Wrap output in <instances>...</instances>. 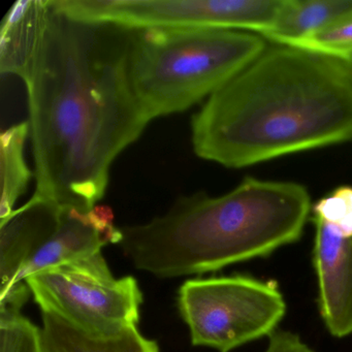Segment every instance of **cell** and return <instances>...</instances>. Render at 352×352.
I'll list each match as a JSON object with an SVG mask.
<instances>
[{
  "label": "cell",
  "instance_id": "cell-16",
  "mask_svg": "<svg viewBox=\"0 0 352 352\" xmlns=\"http://www.w3.org/2000/svg\"><path fill=\"white\" fill-rule=\"evenodd\" d=\"M290 47L340 61L352 59V17L302 38Z\"/></svg>",
  "mask_w": 352,
  "mask_h": 352
},
{
  "label": "cell",
  "instance_id": "cell-9",
  "mask_svg": "<svg viewBox=\"0 0 352 352\" xmlns=\"http://www.w3.org/2000/svg\"><path fill=\"white\" fill-rule=\"evenodd\" d=\"M120 240V228L114 226L112 210L107 206H96L89 212L63 207L56 230L20 272L18 283L49 267L102 252V247L118 245Z\"/></svg>",
  "mask_w": 352,
  "mask_h": 352
},
{
  "label": "cell",
  "instance_id": "cell-13",
  "mask_svg": "<svg viewBox=\"0 0 352 352\" xmlns=\"http://www.w3.org/2000/svg\"><path fill=\"white\" fill-rule=\"evenodd\" d=\"M350 17L352 0H287L279 21L263 38L290 46Z\"/></svg>",
  "mask_w": 352,
  "mask_h": 352
},
{
  "label": "cell",
  "instance_id": "cell-7",
  "mask_svg": "<svg viewBox=\"0 0 352 352\" xmlns=\"http://www.w3.org/2000/svg\"><path fill=\"white\" fill-rule=\"evenodd\" d=\"M287 0H50L51 8L78 21L129 30L215 28L265 36Z\"/></svg>",
  "mask_w": 352,
  "mask_h": 352
},
{
  "label": "cell",
  "instance_id": "cell-15",
  "mask_svg": "<svg viewBox=\"0 0 352 352\" xmlns=\"http://www.w3.org/2000/svg\"><path fill=\"white\" fill-rule=\"evenodd\" d=\"M0 352H48L43 329L21 311L0 309Z\"/></svg>",
  "mask_w": 352,
  "mask_h": 352
},
{
  "label": "cell",
  "instance_id": "cell-18",
  "mask_svg": "<svg viewBox=\"0 0 352 352\" xmlns=\"http://www.w3.org/2000/svg\"><path fill=\"white\" fill-rule=\"evenodd\" d=\"M344 63H345L346 67H347L348 71L350 72V74H351L352 76V59H350V60L344 61Z\"/></svg>",
  "mask_w": 352,
  "mask_h": 352
},
{
  "label": "cell",
  "instance_id": "cell-12",
  "mask_svg": "<svg viewBox=\"0 0 352 352\" xmlns=\"http://www.w3.org/2000/svg\"><path fill=\"white\" fill-rule=\"evenodd\" d=\"M43 333L48 352H160L157 343L144 337L137 325L110 336L85 333L58 315L43 312Z\"/></svg>",
  "mask_w": 352,
  "mask_h": 352
},
{
  "label": "cell",
  "instance_id": "cell-10",
  "mask_svg": "<svg viewBox=\"0 0 352 352\" xmlns=\"http://www.w3.org/2000/svg\"><path fill=\"white\" fill-rule=\"evenodd\" d=\"M63 208L32 197L0 221V294L19 284L20 272L56 230Z\"/></svg>",
  "mask_w": 352,
  "mask_h": 352
},
{
  "label": "cell",
  "instance_id": "cell-2",
  "mask_svg": "<svg viewBox=\"0 0 352 352\" xmlns=\"http://www.w3.org/2000/svg\"><path fill=\"white\" fill-rule=\"evenodd\" d=\"M201 160L242 168L352 142V76L343 61L276 45L191 118Z\"/></svg>",
  "mask_w": 352,
  "mask_h": 352
},
{
  "label": "cell",
  "instance_id": "cell-5",
  "mask_svg": "<svg viewBox=\"0 0 352 352\" xmlns=\"http://www.w3.org/2000/svg\"><path fill=\"white\" fill-rule=\"evenodd\" d=\"M178 308L191 343L230 352L277 329L286 313L279 286L244 275L189 279Z\"/></svg>",
  "mask_w": 352,
  "mask_h": 352
},
{
  "label": "cell",
  "instance_id": "cell-8",
  "mask_svg": "<svg viewBox=\"0 0 352 352\" xmlns=\"http://www.w3.org/2000/svg\"><path fill=\"white\" fill-rule=\"evenodd\" d=\"M313 265L327 331L352 335V186H340L312 206Z\"/></svg>",
  "mask_w": 352,
  "mask_h": 352
},
{
  "label": "cell",
  "instance_id": "cell-3",
  "mask_svg": "<svg viewBox=\"0 0 352 352\" xmlns=\"http://www.w3.org/2000/svg\"><path fill=\"white\" fill-rule=\"evenodd\" d=\"M312 206L302 184L247 177L226 195H185L148 223L120 228L118 246L157 278L215 272L300 240Z\"/></svg>",
  "mask_w": 352,
  "mask_h": 352
},
{
  "label": "cell",
  "instance_id": "cell-17",
  "mask_svg": "<svg viewBox=\"0 0 352 352\" xmlns=\"http://www.w3.org/2000/svg\"><path fill=\"white\" fill-rule=\"evenodd\" d=\"M265 352H315L296 333L276 329L269 336Z\"/></svg>",
  "mask_w": 352,
  "mask_h": 352
},
{
  "label": "cell",
  "instance_id": "cell-6",
  "mask_svg": "<svg viewBox=\"0 0 352 352\" xmlns=\"http://www.w3.org/2000/svg\"><path fill=\"white\" fill-rule=\"evenodd\" d=\"M25 282L42 312L90 335H114L139 322L143 294L137 280L116 279L102 252L38 272Z\"/></svg>",
  "mask_w": 352,
  "mask_h": 352
},
{
  "label": "cell",
  "instance_id": "cell-4",
  "mask_svg": "<svg viewBox=\"0 0 352 352\" xmlns=\"http://www.w3.org/2000/svg\"><path fill=\"white\" fill-rule=\"evenodd\" d=\"M259 34L215 28L131 30L129 76L150 120L211 96L267 49Z\"/></svg>",
  "mask_w": 352,
  "mask_h": 352
},
{
  "label": "cell",
  "instance_id": "cell-14",
  "mask_svg": "<svg viewBox=\"0 0 352 352\" xmlns=\"http://www.w3.org/2000/svg\"><path fill=\"white\" fill-rule=\"evenodd\" d=\"M30 133V121H24L12 125L3 131L0 137V221L13 213L16 203L25 192L30 179L34 175L26 164L24 156V147Z\"/></svg>",
  "mask_w": 352,
  "mask_h": 352
},
{
  "label": "cell",
  "instance_id": "cell-1",
  "mask_svg": "<svg viewBox=\"0 0 352 352\" xmlns=\"http://www.w3.org/2000/svg\"><path fill=\"white\" fill-rule=\"evenodd\" d=\"M131 32L50 7L23 80L36 164L32 197L89 212L106 195L117 156L151 121L129 76Z\"/></svg>",
  "mask_w": 352,
  "mask_h": 352
},
{
  "label": "cell",
  "instance_id": "cell-11",
  "mask_svg": "<svg viewBox=\"0 0 352 352\" xmlns=\"http://www.w3.org/2000/svg\"><path fill=\"white\" fill-rule=\"evenodd\" d=\"M50 13L49 0H19L0 28V72L24 80Z\"/></svg>",
  "mask_w": 352,
  "mask_h": 352
}]
</instances>
